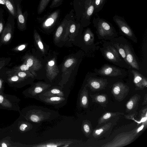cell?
Masks as SVG:
<instances>
[{
  "label": "cell",
  "mask_w": 147,
  "mask_h": 147,
  "mask_svg": "<svg viewBox=\"0 0 147 147\" xmlns=\"http://www.w3.org/2000/svg\"><path fill=\"white\" fill-rule=\"evenodd\" d=\"M20 99L15 96L6 94H0V108L9 110L18 111Z\"/></svg>",
  "instance_id": "52a82bcc"
},
{
  "label": "cell",
  "mask_w": 147,
  "mask_h": 147,
  "mask_svg": "<svg viewBox=\"0 0 147 147\" xmlns=\"http://www.w3.org/2000/svg\"><path fill=\"white\" fill-rule=\"evenodd\" d=\"M131 72L134 75L133 81L136 86L135 90H143L144 88L142 86V83L144 76L134 70H132Z\"/></svg>",
  "instance_id": "cb8c5ba5"
},
{
  "label": "cell",
  "mask_w": 147,
  "mask_h": 147,
  "mask_svg": "<svg viewBox=\"0 0 147 147\" xmlns=\"http://www.w3.org/2000/svg\"><path fill=\"white\" fill-rule=\"evenodd\" d=\"M102 0V3L103 4V5H104L105 4V3L106 2L107 0Z\"/></svg>",
  "instance_id": "bcb514c9"
},
{
  "label": "cell",
  "mask_w": 147,
  "mask_h": 147,
  "mask_svg": "<svg viewBox=\"0 0 147 147\" xmlns=\"http://www.w3.org/2000/svg\"><path fill=\"white\" fill-rule=\"evenodd\" d=\"M147 103V95L146 94L144 96L143 101L142 104V105H146Z\"/></svg>",
  "instance_id": "7bdbcfd3"
},
{
  "label": "cell",
  "mask_w": 147,
  "mask_h": 147,
  "mask_svg": "<svg viewBox=\"0 0 147 147\" xmlns=\"http://www.w3.org/2000/svg\"><path fill=\"white\" fill-rule=\"evenodd\" d=\"M3 82V80L0 78V94H2L4 93Z\"/></svg>",
  "instance_id": "f35d334b"
},
{
  "label": "cell",
  "mask_w": 147,
  "mask_h": 147,
  "mask_svg": "<svg viewBox=\"0 0 147 147\" xmlns=\"http://www.w3.org/2000/svg\"><path fill=\"white\" fill-rule=\"evenodd\" d=\"M140 98V96L138 94H134L131 97L126 104V113H129L137 111Z\"/></svg>",
  "instance_id": "ac0fdd59"
},
{
  "label": "cell",
  "mask_w": 147,
  "mask_h": 147,
  "mask_svg": "<svg viewBox=\"0 0 147 147\" xmlns=\"http://www.w3.org/2000/svg\"><path fill=\"white\" fill-rule=\"evenodd\" d=\"M73 61L71 59L67 60L65 63L64 65L66 67H69L72 64Z\"/></svg>",
  "instance_id": "ab89813d"
},
{
  "label": "cell",
  "mask_w": 147,
  "mask_h": 147,
  "mask_svg": "<svg viewBox=\"0 0 147 147\" xmlns=\"http://www.w3.org/2000/svg\"><path fill=\"white\" fill-rule=\"evenodd\" d=\"M22 145L19 143L13 142L11 140V138L9 137L0 140V147H22Z\"/></svg>",
  "instance_id": "83f0119b"
},
{
  "label": "cell",
  "mask_w": 147,
  "mask_h": 147,
  "mask_svg": "<svg viewBox=\"0 0 147 147\" xmlns=\"http://www.w3.org/2000/svg\"><path fill=\"white\" fill-rule=\"evenodd\" d=\"M104 42L100 50L105 58L121 67L129 69L130 66L124 61L113 44L109 41H105Z\"/></svg>",
  "instance_id": "3957f363"
},
{
  "label": "cell",
  "mask_w": 147,
  "mask_h": 147,
  "mask_svg": "<svg viewBox=\"0 0 147 147\" xmlns=\"http://www.w3.org/2000/svg\"><path fill=\"white\" fill-rule=\"evenodd\" d=\"M84 40L86 42L90 45L94 44V35L90 28H88L84 35Z\"/></svg>",
  "instance_id": "f546056e"
},
{
  "label": "cell",
  "mask_w": 147,
  "mask_h": 147,
  "mask_svg": "<svg viewBox=\"0 0 147 147\" xmlns=\"http://www.w3.org/2000/svg\"><path fill=\"white\" fill-rule=\"evenodd\" d=\"M129 91L128 86L122 82H118L113 85L111 93L115 100L121 102L126 97Z\"/></svg>",
  "instance_id": "30bf717a"
},
{
  "label": "cell",
  "mask_w": 147,
  "mask_h": 147,
  "mask_svg": "<svg viewBox=\"0 0 147 147\" xmlns=\"http://www.w3.org/2000/svg\"><path fill=\"white\" fill-rule=\"evenodd\" d=\"M63 1V0H53L50 6V8H53L57 7L61 4Z\"/></svg>",
  "instance_id": "d590c367"
},
{
  "label": "cell",
  "mask_w": 147,
  "mask_h": 147,
  "mask_svg": "<svg viewBox=\"0 0 147 147\" xmlns=\"http://www.w3.org/2000/svg\"><path fill=\"white\" fill-rule=\"evenodd\" d=\"M94 10L93 0H85L82 20V22L86 25H89L90 24V20L94 14Z\"/></svg>",
  "instance_id": "7c38bea8"
},
{
  "label": "cell",
  "mask_w": 147,
  "mask_h": 147,
  "mask_svg": "<svg viewBox=\"0 0 147 147\" xmlns=\"http://www.w3.org/2000/svg\"><path fill=\"white\" fill-rule=\"evenodd\" d=\"M39 95L45 96H59L68 97L67 93H65L61 90L57 88L47 89Z\"/></svg>",
  "instance_id": "7402d4cb"
},
{
  "label": "cell",
  "mask_w": 147,
  "mask_h": 147,
  "mask_svg": "<svg viewBox=\"0 0 147 147\" xmlns=\"http://www.w3.org/2000/svg\"><path fill=\"white\" fill-rule=\"evenodd\" d=\"M142 86L144 88L147 87V79L146 77H144L142 82Z\"/></svg>",
  "instance_id": "60d3db41"
},
{
  "label": "cell",
  "mask_w": 147,
  "mask_h": 147,
  "mask_svg": "<svg viewBox=\"0 0 147 147\" xmlns=\"http://www.w3.org/2000/svg\"><path fill=\"white\" fill-rule=\"evenodd\" d=\"M8 75L7 82L10 86L17 88H21L22 83L25 79L21 78L17 75L8 72H7Z\"/></svg>",
  "instance_id": "ffe728a7"
},
{
  "label": "cell",
  "mask_w": 147,
  "mask_h": 147,
  "mask_svg": "<svg viewBox=\"0 0 147 147\" xmlns=\"http://www.w3.org/2000/svg\"><path fill=\"white\" fill-rule=\"evenodd\" d=\"M48 89L47 87L35 86L24 90L22 94L26 97L35 99L38 95Z\"/></svg>",
  "instance_id": "2e32d148"
},
{
  "label": "cell",
  "mask_w": 147,
  "mask_h": 147,
  "mask_svg": "<svg viewBox=\"0 0 147 147\" xmlns=\"http://www.w3.org/2000/svg\"><path fill=\"white\" fill-rule=\"evenodd\" d=\"M90 96L92 102L98 104L103 107L107 106L108 103V98L106 94L97 93L92 94H90Z\"/></svg>",
  "instance_id": "44dd1931"
},
{
  "label": "cell",
  "mask_w": 147,
  "mask_h": 147,
  "mask_svg": "<svg viewBox=\"0 0 147 147\" xmlns=\"http://www.w3.org/2000/svg\"><path fill=\"white\" fill-rule=\"evenodd\" d=\"M18 127L20 131L23 133L30 130L32 127V125L28 122L19 121L18 123Z\"/></svg>",
  "instance_id": "f1b7e54d"
},
{
  "label": "cell",
  "mask_w": 147,
  "mask_h": 147,
  "mask_svg": "<svg viewBox=\"0 0 147 147\" xmlns=\"http://www.w3.org/2000/svg\"><path fill=\"white\" fill-rule=\"evenodd\" d=\"M60 14V10H57L48 16L45 19L44 22V25L45 27H49L53 24L58 20Z\"/></svg>",
  "instance_id": "d4e9b609"
},
{
  "label": "cell",
  "mask_w": 147,
  "mask_h": 147,
  "mask_svg": "<svg viewBox=\"0 0 147 147\" xmlns=\"http://www.w3.org/2000/svg\"><path fill=\"white\" fill-rule=\"evenodd\" d=\"M119 116L111 119L101 126L93 129L92 133L93 138L96 140L107 137L111 133L113 127L117 123Z\"/></svg>",
  "instance_id": "5b68a950"
},
{
  "label": "cell",
  "mask_w": 147,
  "mask_h": 147,
  "mask_svg": "<svg viewBox=\"0 0 147 147\" xmlns=\"http://www.w3.org/2000/svg\"><path fill=\"white\" fill-rule=\"evenodd\" d=\"M113 20L118 26L121 34L135 43L137 42L133 31L127 24L124 18L118 15L113 17Z\"/></svg>",
  "instance_id": "8992f818"
},
{
  "label": "cell",
  "mask_w": 147,
  "mask_h": 147,
  "mask_svg": "<svg viewBox=\"0 0 147 147\" xmlns=\"http://www.w3.org/2000/svg\"><path fill=\"white\" fill-rule=\"evenodd\" d=\"M94 6V13L100 11L103 8L104 5L102 0H93Z\"/></svg>",
  "instance_id": "1f68e13d"
},
{
  "label": "cell",
  "mask_w": 147,
  "mask_h": 147,
  "mask_svg": "<svg viewBox=\"0 0 147 147\" xmlns=\"http://www.w3.org/2000/svg\"><path fill=\"white\" fill-rule=\"evenodd\" d=\"M122 38L128 64L132 68L139 70V65L131 46L125 38L122 37Z\"/></svg>",
  "instance_id": "8fae6325"
},
{
  "label": "cell",
  "mask_w": 147,
  "mask_h": 147,
  "mask_svg": "<svg viewBox=\"0 0 147 147\" xmlns=\"http://www.w3.org/2000/svg\"><path fill=\"white\" fill-rule=\"evenodd\" d=\"M76 26L75 24H72L70 27V32L71 33H73L75 32L76 30Z\"/></svg>",
  "instance_id": "b9f144b4"
},
{
  "label": "cell",
  "mask_w": 147,
  "mask_h": 147,
  "mask_svg": "<svg viewBox=\"0 0 147 147\" xmlns=\"http://www.w3.org/2000/svg\"><path fill=\"white\" fill-rule=\"evenodd\" d=\"M110 40V42L113 44L114 47L117 50L124 61L129 65L126 59V54L124 49V45L123 42L122 37H115Z\"/></svg>",
  "instance_id": "e0dca14e"
},
{
  "label": "cell",
  "mask_w": 147,
  "mask_h": 147,
  "mask_svg": "<svg viewBox=\"0 0 147 147\" xmlns=\"http://www.w3.org/2000/svg\"><path fill=\"white\" fill-rule=\"evenodd\" d=\"M50 0H40L37 9L38 14H40L45 9Z\"/></svg>",
  "instance_id": "4dcf8cb0"
},
{
  "label": "cell",
  "mask_w": 147,
  "mask_h": 147,
  "mask_svg": "<svg viewBox=\"0 0 147 147\" xmlns=\"http://www.w3.org/2000/svg\"><path fill=\"white\" fill-rule=\"evenodd\" d=\"M108 84L106 79L93 78L88 80L87 86L92 91L96 92L105 89Z\"/></svg>",
  "instance_id": "4fadbf2b"
},
{
  "label": "cell",
  "mask_w": 147,
  "mask_h": 147,
  "mask_svg": "<svg viewBox=\"0 0 147 147\" xmlns=\"http://www.w3.org/2000/svg\"><path fill=\"white\" fill-rule=\"evenodd\" d=\"M38 45L40 49H43V45L41 42L39 41L38 42Z\"/></svg>",
  "instance_id": "ee69618b"
},
{
  "label": "cell",
  "mask_w": 147,
  "mask_h": 147,
  "mask_svg": "<svg viewBox=\"0 0 147 147\" xmlns=\"http://www.w3.org/2000/svg\"><path fill=\"white\" fill-rule=\"evenodd\" d=\"M93 23L99 39L110 40L118 36L115 28L106 20L99 17L94 18Z\"/></svg>",
  "instance_id": "7a4b0ae2"
},
{
  "label": "cell",
  "mask_w": 147,
  "mask_h": 147,
  "mask_svg": "<svg viewBox=\"0 0 147 147\" xmlns=\"http://www.w3.org/2000/svg\"><path fill=\"white\" fill-rule=\"evenodd\" d=\"M10 58L0 57V70L7 65L11 60Z\"/></svg>",
  "instance_id": "836d02e7"
},
{
  "label": "cell",
  "mask_w": 147,
  "mask_h": 147,
  "mask_svg": "<svg viewBox=\"0 0 147 147\" xmlns=\"http://www.w3.org/2000/svg\"><path fill=\"white\" fill-rule=\"evenodd\" d=\"M20 113L27 121L36 123L49 121L56 118L59 115L56 111L37 106L25 108Z\"/></svg>",
  "instance_id": "6da1fadb"
},
{
  "label": "cell",
  "mask_w": 147,
  "mask_h": 147,
  "mask_svg": "<svg viewBox=\"0 0 147 147\" xmlns=\"http://www.w3.org/2000/svg\"><path fill=\"white\" fill-rule=\"evenodd\" d=\"M22 0H0V4L3 5L9 13L14 19H16L17 8L18 4H20Z\"/></svg>",
  "instance_id": "9a60e30c"
},
{
  "label": "cell",
  "mask_w": 147,
  "mask_h": 147,
  "mask_svg": "<svg viewBox=\"0 0 147 147\" xmlns=\"http://www.w3.org/2000/svg\"><path fill=\"white\" fill-rule=\"evenodd\" d=\"M82 131L85 135L88 138L90 137L93 129L90 121L88 120L83 121L82 127Z\"/></svg>",
  "instance_id": "4316f807"
},
{
  "label": "cell",
  "mask_w": 147,
  "mask_h": 147,
  "mask_svg": "<svg viewBox=\"0 0 147 147\" xmlns=\"http://www.w3.org/2000/svg\"><path fill=\"white\" fill-rule=\"evenodd\" d=\"M138 114L136 111L129 113L127 115H124V117L127 119H133Z\"/></svg>",
  "instance_id": "8d00e7d4"
},
{
  "label": "cell",
  "mask_w": 147,
  "mask_h": 147,
  "mask_svg": "<svg viewBox=\"0 0 147 147\" xmlns=\"http://www.w3.org/2000/svg\"><path fill=\"white\" fill-rule=\"evenodd\" d=\"M69 140L51 141L40 143L32 146L34 147H62L65 144L71 142Z\"/></svg>",
  "instance_id": "603a6c76"
},
{
  "label": "cell",
  "mask_w": 147,
  "mask_h": 147,
  "mask_svg": "<svg viewBox=\"0 0 147 147\" xmlns=\"http://www.w3.org/2000/svg\"><path fill=\"white\" fill-rule=\"evenodd\" d=\"M35 99L47 105L52 106L56 108H59L65 105L67 101V97L45 96L39 95Z\"/></svg>",
  "instance_id": "ba28073f"
},
{
  "label": "cell",
  "mask_w": 147,
  "mask_h": 147,
  "mask_svg": "<svg viewBox=\"0 0 147 147\" xmlns=\"http://www.w3.org/2000/svg\"><path fill=\"white\" fill-rule=\"evenodd\" d=\"M63 31V28L61 26H59L57 28L56 32V36L57 37H59Z\"/></svg>",
  "instance_id": "74e56055"
},
{
  "label": "cell",
  "mask_w": 147,
  "mask_h": 147,
  "mask_svg": "<svg viewBox=\"0 0 147 147\" xmlns=\"http://www.w3.org/2000/svg\"><path fill=\"white\" fill-rule=\"evenodd\" d=\"M48 65L50 66H52L54 65L55 62L53 61H51L48 62Z\"/></svg>",
  "instance_id": "f6af8a7d"
},
{
  "label": "cell",
  "mask_w": 147,
  "mask_h": 147,
  "mask_svg": "<svg viewBox=\"0 0 147 147\" xmlns=\"http://www.w3.org/2000/svg\"><path fill=\"white\" fill-rule=\"evenodd\" d=\"M96 74L99 76L110 77H121L123 75L121 69L116 66L105 64L99 69H95Z\"/></svg>",
  "instance_id": "9c48e42d"
},
{
  "label": "cell",
  "mask_w": 147,
  "mask_h": 147,
  "mask_svg": "<svg viewBox=\"0 0 147 147\" xmlns=\"http://www.w3.org/2000/svg\"><path fill=\"white\" fill-rule=\"evenodd\" d=\"M16 19L18 28L23 31L26 28V21L28 17L27 11L23 13L20 4H18L17 8Z\"/></svg>",
  "instance_id": "5bb4252c"
},
{
  "label": "cell",
  "mask_w": 147,
  "mask_h": 147,
  "mask_svg": "<svg viewBox=\"0 0 147 147\" xmlns=\"http://www.w3.org/2000/svg\"><path fill=\"white\" fill-rule=\"evenodd\" d=\"M3 10L0 8V35L1 34L5 25V21L3 17Z\"/></svg>",
  "instance_id": "d6a6232c"
},
{
  "label": "cell",
  "mask_w": 147,
  "mask_h": 147,
  "mask_svg": "<svg viewBox=\"0 0 147 147\" xmlns=\"http://www.w3.org/2000/svg\"><path fill=\"white\" fill-rule=\"evenodd\" d=\"M80 106L84 108H87L89 106L88 92V90L84 87L82 91L80 98Z\"/></svg>",
  "instance_id": "484cf974"
},
{
  "label": "cell",
  "mask_w": 147,
  "mask_h": 147,
  "mask_svg": "<svg viewBox=\"0 0 147 147\" xmlns=\"http://www.w3.org/2000/svg\"><path fill=\"white\" fill-rule=\"evenodd\" d=\"M15 19L9 13L7 22L0 35V47L3 45H7L11 41L15 28Z\"/></svg>",
  "instance_id": "277c9868"
},
{
  "label": "cell",
  "mask_w": 147,
  "mask_h": 147,
  "mask_svg": "<svg viewBox=\"0 0 147 147\" xmlns=\"http://www.w3.org/2000/svg\"><path fill=\"white\" fill-rule=\"evenodd\" d=\"M26 46L24 44H19L11 49V51L16 53L21 52L25 49Z\"/></svg>",
  "instance_id": "e575fe53"
},
{
  "label": "cell",
  "mask_w": 147,
  "mask_h": 147,
  "mask_svg": "<svg viewBox=\"0 0 147 147\" xmlns=\"http://www.w3.org/2000/svg\"><path fill=\"white\" fill-rule=\"evenodd\" d=\"M124 115L123 112H107L104 113L98 119L96 127H100L110 120Z\"/></svg>",
  "instance_id": "d6986e66"
}]
</instances>
